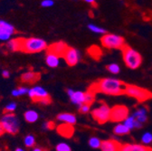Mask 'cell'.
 Segmentation results:
<instances>
[{"mask_svg":"<svg viewBox=\"0 0 152 151\" xmlns=\"http://www.w3.org/2000/svg\"><path fill=\"white\" fill-rule=\"evenodd\" d=\"M125 87L126 84L118 79L104 78L93 83L89 88V90L92 91L93 93L102 92L104 94H108V95L118 96L124 94Z\"/></svg>","mask_w":152,"mask_h":151,"instance_id":"1","label":"cell"},{"mask_svg":"<svg viewBox=\"0 0 152 151\" xmlns=\"http://www.w3.org/2000/svg\"><path fill=\"white\" fill-rule=\"evenodd\" d=\"M122 57L127 67L129 69H138L142 63V57L140 53L133 48L125 45L122 49Z\"/></svg>","mask_w":152,"mask_h":151,"instance_id":"2","label":"cell"},{"mask_svg":"<svg viewBox=\"0 0 152 151\" xmlns=\"http://www.w3.org/2000/svg\"><path fill=\"white\" fill-rule=\"evenodd\" d=\"M47 49V44L45 40L36 37H30V38H24L21 51L27 53H39Z\"/></svg>","mask_w":152,"mask_h":151,"instance_id":"3","label":"cell"},{"mask_svg":"<svg viewBox=\"0 0 152 151\" xmlns=\"http://www.w3.org/2000/svg\"><path fill=\"white\" fill-rule=\"evenodd\" d=\"M128 96L135 98L139 102H144L148 100L152 99V92L147 89L136 86V85H130L127 84L125 87V92Z\"/></svg>","mask_w":152,"mask_h":151,"instance_id":"4","label":"cell"},{"mask_svg":"<svg viewBox=\"0 0 152 151\" xmlns=\"http://www.w3.org/2000/svg\"><path fill=\"white\" fill-rule=\"evenodd\" d=\"M102 45L108 49H122L125 44V40L122 36L115 34H106L102 39Z\"/></svg>","mask_w":152,"mask_h":151,"instance_id":"5","label":"cell"},{"mask_svg":"<svg viewBox=\"0 0 152 151\" xmlns=\"http://www.w3.org/2000/svg\"><path fill=\"white\" fill-rule=\"evenodd\" d=\"M28 95L34 102H39L43 105H48L52 101L47 90L40 86H35L30 89Z\"/></svg>","mask_w":152,"mask_h":151,"instance_id":"6","label":"cell"},{"mask_svg":"<svg viewBox=\"0 0 152 151\" xmlns=\"http://www.w3.org/2000/svg\"><path fill=\"white\" fill-rule=\"evenodd\" d=\"M91 116L99 124H104L110 119V108L104 102L91 110Z\"/></svg>","mask_w":152,"mask_h":151,"instance_id":"7","label":"cell"},{"mask_svg":"<svg viewBox=\"0 0 152 151\" xmlns=\"http://www.w3.org/2000/svg\"><path fill=\"white\" fill-rule=\"evenodd\" d=\"M1 123L4 127V129L6 132L10 134H16L19 131V120L16 118V116L13 113H9V114H5L1 119Z\"/></svg>","mask_w":152,"mask_h":151,"instance_id":"8","label":"cell"},{"mask_svg":"<svg viewBox=\"0 0 152 151\" xmlns=\"http://www.w3.org/2000/svg\"><path fill=\"white\" fill-rule=\"evenodd\" d=\"M129 109L124 105H116L110 109V121L121 122L129 117Z\"/></svg>","mask_w":152,"mask_h":151,"instance_id":"9","label":"cell"},{"mask_svg":"<svg viewBox=\"0 0 152 151\" xmlns=\"http://www.w3.org/2000/svg\"><path fill=\"white\" fill-rule=\"evenodd\" d=\"M67 94L71 99V101L78 106L86 104V92L80 90H73L72 89L67 90Z\"/></svg>","mask_w":152,"mask_h":151,"instance_id":"10","label":"cell"},{"mask_svg":"<svg viewBox=\"0 0 152 151\" xmlns=\"http://www.w3.org/2000/svg\"><path fill=\"white\" fill-rule=\"evenodd\" d=\"M64 58L69 66H74L78 63L80 60V53L78 50L72 47H68Z\"/></svg>","mask_w":152,"mask_h":151,"instance_id":"11","label":"cell"},{"mask_svg":"<svg viewBox=\"0 0 152 151\" xmlns=\"http://www.w3.org/2000/svg\"><path fill=\"white\" fill-rule=\"evenodd\" d=\"M68 49V45L64 42H57L52 44L50 46L47 47V53H53L57 55L58 57H64L66 51Z\"/></svg>","mask_w":152,"mask_h":151,"instance_id":"12","label":"cell"},{"mask_svg":"<svg viewBox=\"0 0 152 151\" xmlns=\"http://www.w3.org/2000/svg\"><path fill=\"white\" fill-rule=\"evenodd\" d=\"M122 145L114 139L104 140L102 143L101 150L102 151H121Z\"/></svg>","mask_w":152,"mask_h":151,"instance_id":"13","label":"cell"},{"mask_svg":"<svg viewBox=\"0 0 152 151\" xmlns=\"http://www.w3.org/2000/svg\"><path fill=\"white\" fill-rule=\"evenodd\" d=\"M57 132H58L61 136L67 138V139H70L74 133V128L72 125L63 123V124H61L57 127Z\"/></svg>","mask_w":152,"mask_h":151,"instance_id":"14","label":"cell"},{"mask_svg":"<svg viewBox=\"0 0 152 151\" xmlns=\"http://www.w3.org/2000/svg\"><path fill=\"white\" fill-rule=\"evenodd\" d=\"M41 75L39 72H34V71H27L22 74L21 81L26 83H35L40 80Z\"/></svg>","mask_w":152,"mask_h":151,"instance_id":"15","label":"cell"},{"mask_svg":"<svg viewBox=\"0 0 152 151\" xmlns=\"http://www.w3.org/2000/svg\"><path fill=\"white\" fill-rule=\"evenodd\" d=\"M121 151H152V148L140 144H124Z\"/></svg>","mask_w":152,"mask_h":151,"instance_id":"16","label":"cell"},{"mask_svg":"<svg viewBox=\"0 0 152 151\" xmlns=\"http://www.w3.org/2000/svg\"><path fill=\"white\" fill-rule=\"evenodd\" d=\"M57 120L59 121H62L64 124H69L72 126H73L77 121L75 115L72 114V113H61V114L57 116Z\"/></svg>","mask_w":152,"mask_h":151,"instance_id":"17","label":"cell"},{"mask_svg":"<svg viewBox=\"0 0 152 151\" xmlns=\"http://www.w3.org/2000/svg\"><path fill=\"white\" fill-rule=\"evenodd\" d=\"M23 40L24 38H15L10 40L7 44V47L8 50L12 52H16V51H21L22 49V44H23Z\"/></svg>","mask_w":152,"mask_h":151,"instance_id":"18","label":"cell"},{"mask_svg":"<svg viewBox=\"0 0 152 151\" xmlns=\"http://www.w3.org/2000/svg\"><path fill=\"white\" fill-rule=\"evenodd\" d=\"M45 63L46 64L51 68H56L60 63V57L57 55L47 53L46 57H45Z\"/></svg>","mask_w":152,"mask_h":151,"instance_id":"19","label":"cell"},{"mask_svg":"<svg viewBox=\"0 0 152 151\" xmlns=\"http://www.w3.org/2000/svg\"><path fill=\"white\" fill-rule=\"evenodd\" d=\"M134 118L140 123H145L148 120V109L146 108H140L133 113Z\"/></svg>","mask_w":152,"mask_h":151,"instance_id":"20","label":"cell"},{"mask_svg":"<svg viewBox=\"0 0 152 151\" xmlns=\"http://www.w3.org/2000/svg\"><path fill=\"white\" fill-rule=\"evenodd\" d=\"M129 131L130 130L123 123H118L115 127H114V129H113L114 134H116L118 136L128 135L129 133Z\"/></svg>","mask_w":152,"mask_h":151,"instance_id":"21","label":"cell"},{"mask_svg":"<svg viewBox=\"0 0 152 151\" xmlns=\"http://www.w3.org/2000/svg\"><path fill=\"white\" fill-rule=\"evenodd\" d=\"M24 117H25L26 121H27L29 123H34V122H35L38 120V118H39V115H38V113L35 110L29 109V110L25 112Z\"/></svg>","mask_w":152,"mask_h":151,"instance_id":"22","label":"cell"},{"mask_svg":"<svg viewBox=\"0 0 152 151\" xmlns=\"http://www.w3.org/2000/svg\"><path fill=\"white\" fill-rule=\"evenodd\" d=\"M0 31L7 33V34H11V35L15 33V27L11 24H9V23L6 22L4 20H0Z\"/></svg>","mask_w":152,"mask_h":151,"instance_id":"23","label":"cell"},{"mask_svg":"<svg viewBox=\"0 0 152 151\" xmlns=\"http://www.w3.org/2000/svg\"><path fill=\"white\" fill-rule=\"evenodd\" d=\"M102 143V141L97 137H91V138H90V139L88 141L89 146L92 148H101Z\"/></svg>","mask_w":152,"mask_h":151,"instance_id":"24","label":"cell"},{"mask_svg":"<svg viewBox=\"0 0 152 151\" xmlns=\"http://www.w3.org/2000/svg\"><path fill=\"white\" fill-rule=\"evenodd\" d=\"M28 92H29V89H27L26 87H19V88L12 90V96L19 97V96L25 95V94H26V93L28 94Z\"/></svg>","mask_w":152,"mask_h":151,"instance_id":"25","label":"cell"},{"mask_svg":"<svg viewBox=\"0 0 152 151\" xmlns=\"http://www.w3.org/2000/svg\"><path fill=\"white\" fill-rule=\"evenodd\" d=\"M88 52L92 56V57L96 58V59H98L100 56L102 55V51H101V49L98 46H96V45H92L91 47H90L89 50H88Z\"/></svg>","mask_w":152,"mask_h":151,"instance_id":"26","label":"cell"},{"mask_svg":"<svg viewBox=\"0 0 152 151\" xmlns=\"http://www.w3.org/2000/svg\"><path fill=\"white\" fill-rule=\"evenodd\" d=\"M135 122H136V119L134 118V116H129L124 121H123V124L129 129H133L135 128Z\"/></svg>","mask_w":152,"mask_h":151,"instance_id":"27","label":"cell"},{"mask_svg":"<svg viewBox=\"0 0 152 151\" xmlns=\"http://www.w3.org/2000/svg\"><path fill=\"white\" fill-rule=\"evenodd\" d=\"M88 28H89L91 32H93V33H95V34H103V35L106 34V30H105L104 28L101 27V26H96V25L90 24V25H88Z\"/></svg>","mask_w":152,"mask_h":151,"instance_id":"28","label":"cell"},{"mask_svg":"<svg viewBox=\"0 0 152 151\" xmlns=\"http://www.w3.org/2000/svg\"><path fill=\"white\" fill-rule=\"evenodd\" d=\"M106 68L112 74H118L121 71V67L119 66V64H117L115 63H110V64L107 65Z\"/></svg>","mask_w":152,"mask_h":151,"instance_id":"29","label":"cell"},{"mask_svg":"<svg viewBox=\"0 0 152 151\" xmlns=\"http://www.w3.org/2000/svg\"><path fill=\"white\" fill-rule=\"evenodd\" d=\"M24 142H25L26 147H33L34 146V144H35V139H34V137L33 135L30 134V135H27L25 138Z\"/></svg>","mask_w":152,"mask_h":151,"instance_id":"30","label":"cell"},{"mask_svg":"<svg viewBox=\"0 0 152 151\" xmlns=\"http://www.w3.org/2000/svg\"><path fill=\"white\" fill-rule=\"evenodd\" d=\"M55 149H56V151H72L71 147L68 144L64 143V142L59 143L58 145L56 146Z\"/></svg>","mask_w":152,"mask_h":151,"instance_id":"31","label":"cell"},{"mask_svg":"<svg viewBox=\"0 0 152 151\" xmlns=\"http://www.w3.org/2000/svg\"><path fill=\"white\" fill-rule=\"evenodd\" d=\"M141 142L144 145L151 143L152 142V133H150V132H146V133H144L141 138Z\"/></svg>","mask_w":152,"mask_h":151,"instance_id":"32","label":"cell"},{"mask_svg":"<svg viewBox=\"0 0 152 151\" xmlns=\"http://www.w3.org/2000/svg\"><path fill=\"white\" fill-rule=\"evenodd\" d=\"M16 109V103L15 102H11L9 104H7L4 109V113L5 114H9V113H13Z\"/></svg>","mask_w":152,"mask_h":151,"instance_id":"33","label":"cell"},{"mask_svg":"<svg viewBox=\"0 0 152 151\" xmlns=\"http://www.w3.org/2000/svg\"><path fill=\"white\" fill-rule=\"evenodd\" d=\"M91 109V105H88V104H83L82 106H80V112L81 113H83V114H85V113H88Z\"/></svg>","mask_w":152,"mask_h":151,"instance_id":"34","label":"cell"},{"mask_svg":"<svg viewBox=\"0 0 152 151\" xmlns=\"http://www.w3.org/2000/svg\"><path fill=\"white\" fill-rule=\"evenodd\" d=\"M10 37H11V34H7V33H5V32H2V31H0V40H2V41H7L10 39Z\"/></svg>","mask_w":152,"mask_h":151,"instance_id":"35","label":"cell"},{"mask_svg":"<svg viewBox=\"0 0 152 151\" xmlns=\"http://www.w3.org/2000/svg\"><path fill=\"white\" fill-rule=\"evenodd\" d=\"M54 128H55V124L53 121H47V122L44 123V125H43L44 129H53Z\"/></svg>","mask_w":152,"mask_h":151,"instance_id":"36","label":"cell"},{"mask_svg":"<svg viewBox=\"0 0 152 151\" xmlns=\"http://www.w3.org/2000/svg\"><path fill=\"white\" fill-rule=\"evenodd\" d=\"M53 4H54V2L53 0H44V1H42V3H41V6L43 7H51L53 6Z\"/></svg>","mask_w":152,"mask_h":151,"instance_id":"37","label":"cell"},{"mask_svg":"<svg viewBox=\"0 0 152 151\" xmlns=\"http://www.w3.org/2000/svg\"><path fill=\"white\" fill-rule=\"evenodd\" d=\"M2 76H3L4 78H9V76H10L9 71H8L7 70H4V71H2Z\"/></svg>","mask_w":152,"mask_h":151,"instance_id":"38","label":"cell"},{"mask_svg":"<svg viewBox=\"0 0 152 151\" xmlns=\"http://www.w3.org/2000/svg\"><path fill=\"white\" fill-rule=\"evenodd\" d=\"M5 129H4V127H3V125H2V123H1V121H0V136H2L4 133H5Z\"/></svg>","mask_w":152,"mask_h":151,"instance_id":"39","label":"cell"},{"mask_svg":"<svg viewBox=\"0 0 152 151\" xmlns=\"http://www.w3.org/2000/svg\"><path fill=\"white\" fill-rule=\"evenodd\" d=\"M142 127V123L139 122L137 120H136V122H135V128H140Z\"/></svg>","mask_w":152,"mask_h":151,"instance_id":"40","label":"cell"},{"mask_svg":"<svg viewBox=\"0 0 152 151\" xmlns=\"http://www.w3.org/2000/svg\"><path fill=\"white\" fill-rule=\"evenodd\" d=\"M85 2L88 4H92V5H96V2L94 0H85Z\"/></svg>","mask_w":152,"mask_h":151,"instance_id":"41","label":"cell"},{"mask_svg":"<svg viewBox=\"0 0 152 151\" xmlns=\"http://www.w3.org/2000/svg\"><path fill=\"white\" fill-rule=\"evenodd\" d=\"M32 151H43V149L40 148V147H34Z\"/></svg>","mask_w":152,"mask_h":151,"instance_id":"42","label":"cell"},{"mask_svg":"<svg viewBox=\"0 0 152 151\" xmlns=\"http://www.w3.org/2000/svg\"><path fill=\"white\" fill-rule=\"evenodd\" d=\"M15 151H25V150H24L23 148H20V147H18V148H16V149H15Z\"/></svg>","mask_w":152,"mask_h":151,"instance_id":"43","label":"cell"},{"mask_svg":"<svg viewBox=\"0 0 152 151\" xmlns=\"http://www.w3.org/2000/svg\"><path fill=\"white\" fill-rule=\"evenodd\" d=\"M45 151H48V150H45Z\"/></svg>","mask_w":152,"mask_h":151,"instance_id":"44","label":"cell"}]
</instances>
